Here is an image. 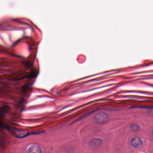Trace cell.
I'll list each match as a JSON object with an SVG mask.
<instances>
[{"label":"cell","mask_w":153,"mask_h":153,"mask_svg":"<svg viewBox=\"0 0 153 153\" xmlns=\"http://www.w3.org/2000/svg\"><path fill=\"white\" fill-rule=\"evenodd\" d=\"M15 135L18 136V137H23V136H25L26 132L20 130H16L14 131Z\"/></svg>","instance_id":"6"},{"label":"cell","mask_w":153,"mask_h":153,"mask_svg":"<svg viewBox=\"0 0 153 153\" xmlns=\"http://www.w3.org/2000/svg\"><path fill=\"white\" fill-rule=\"evenodd\" d=\"M102 142L103 141L101 139L93 138L89 142V145L92 148L95 149L100 147L102 145Z\"/></svg>","instance_id":"4"},{"label":"cell","mask_w":153,"mask_h":153,"mask_svg":"<svg viewBox=\"0 0 153 153\" xmlns=\"http://www.w3.org/2000/svg\"><path fill=\"white\" fill-rule=\"evenodd\" d=\"M94 120L95 122L98 124H103L106 123L109 120L108 114L103 112H101L97 114L94 116Z\"/></svg>","instance_id":"1"},{"label":"cell","mask_w":153,"mask_h":153,"mask_svg":"<svg viewBox=\"0 0 153 153\" xmlns=\"http://www.w3.org/2000/svg\"><path fill=\"white\" fill-rule=\"evenodd\" d=\"M42 151L41 146L36 143L29 145L27 148V153H41Z\"/></svg>","instance_id":"2"},{"label":"cell","mask_w":153,"mask_h":153,"mask_svg":"<svg viewBox=\"0 0 153 153\" xmlns=\"http://www.w3.org/2000/svg\"><path fill=\"white\" fill-rule=\"evenodd\" d=\"M130 143L132 147L137 148L141 146L143 144V142L140 137L138 136H134L131 139Z\"/></svg>","instance_id":"3"},{"label":"cell","mask_w":153,"mask_h":153,"mask_svg":"<svg viewBox=\"0 0 153 153\" xmlns=\"http://www.w3.org/2000/svg\"><path fill=\"white\" fill-rule=\"evenodd\" d=\"M130 128L133 132H138L140 130L139 125L136 124H133L130 126Z\"/></svg>","instance_id":"5"}]
</instances>
